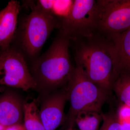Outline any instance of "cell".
I'll use <instances>...</instances> for the list:
<instances>
[{
	"label": "cell",
	"instance_id": "6da1fadb",
	"mask_svg": "<svg viewBox=\"0 0 130 130\" xmlns=\"http://www.w3.org/2000/svg\"><path fill=\"white\" fill-rule=\"evenodd\" d=\"M116 36L96 31L90 37L73 42L76 66L82 68L95 84L111 94L112 84L118 77Z\"/></svg>",
	"mask_w": 130,
	"mask_h": 130
},
{
	"label": "cell",
	"instance_id": "7a4b0ae2",
	"mask_svg": "<svg viewBox=\"0 0 130 130\" xmlns=\"http://www.w3.org/2000/svg\"><path fill=\"white\" fill-rule=\"evenodd\" d=\"M70 40L60 31L50 46L29 68L40 95L67 86L74 67L69 53Z\"/></svg>",
	"mask_w": 130,
	"mask_h": 130
},
{
	"label": "cell",
	"instance_id": "3957f363",
	"mask_svg": "<svg viewBox=\"0 0 130 130\" xmlns=\"http://www.w3.org/2000/svg\"><path fill=\"white\" fill-rule=\"evenodd\" d=\"M31 11L19 21L9 46L21 52L30 62L40 56L42 48L54 29L58 28L59 19L48 14L29 2Z\"/></svg>",
	"mask_w": 130,
	"mask_h": 130
},
{
	"label": "cell",
	"instance_id": "277c9868",
	"mask_svg": "<svg viewBox=\"0 0 130 130\" xmlns=\"http://www.w3.org/2000/svg\"><path fill=\"white\" fill-rule=\"evenodd\" d=\"M70 106L65 124L73 128L78 115L82 112L101 113L103 105L110 100L112 94L101 89L87 76L82 68L74 67L67 85Z\"/></svg>",
	"mask_w": 130,
	"mask_h": 130
},
{
	"label": "cell",
	"instance_id": "5b68a950",
	"mask_svg": "<svg viewBox=\"0 0 130 130\" xmlns=\"http://www.w3.org/2000/svg\"><path fill=\"white\" fill-rule=\"evenodd\" d=\"M96 1L75 0L65 16L59 19L58 29L70 41L89 37L96 32Z\"/></svg>",
	"mask_w": 130,
	"mask_h": 130
},
{
	"label": "cell",
	"instance_id": "8992f818",
	"mask_svg": "<svg viewBox=\"0 0 130 130\" xmlns=\"http://www.w3.org/2000/svg\"><path fill=\"white\" fill-rule=\"evenodd\" d=\"M95 22L96 32L113 36L130 28V0H97Z\"/></svg>",
	"mask_w": 130,
	"mask_h": 130
},
{
	"label": "cell",
	"instance_id": "52a82bcc",
	"mask_svg": "<svg viewBox=\"0 0 130 130\" xmlns=\"http://www.w3.org/2000/svg\"><path fill=\"white\" fill-rule=\"evenodd\" d=\"M0 85L21 89L36 90L27 61L18 50L9 46L0 55Z\"/></svg>",
	"mask_w": 130,
	"mask_h": 130
},
{
	"label": "cell",
	"instance_id": "ba28073f",
	"mask_svg": "<svg viewBox=\"0 0 130 130\" xmlns=\"http://www.w3.org/2000/svg\"><path fill=\"white\" fill-rule=\"evenodd\" d=\"M39 115L46 130H55L64 124V108L68 100L67 86L48 94L40 95Z\"/></svg>",
	"mask_w": 130,
	"mask_h": 130
},
{
	"label": "cell",
	"instance_id": "9c48e42d",
	"mask_svg": "<svg viewBox=\"0 0 130 130\" xmlns=\"http://www.w3.org/2000/svg\"><path fill=\"white\" fill-rule=\"evenodd\" d=\"M25 102L14 91H7L0 95V124L7 127L23 123Z\"/></svg>",
	"mask_w": 130,
	"mask_h": 130
},
{
	"label": "cell",
	"instance_id": "30bf717a",
	"mask_svg": "<svg viewBox=\"0 0 130 130\" xmlns=\"http://www.w3.org/2000/svg\"><path fill=\"white\" fill-rule=\"evenodd\" d=\"M20 2L11 0L0 11V48L5 50L10 46L18 28Z\"/></svg>",
	"mask_w": 130,
	"mask_h": 130
},
{
	"label": "cell",
	"instance_id": "8fae6325",
	"mask_svg": "<svg viewBox=\"0 0 130 130\" xmlns=\"http://www.w3.org/2000/svg\"><path fill=\"white\" fill-rule=\"evenodd\" d=\"M116 46L118 77L121 74L130 76V28L117 35Z\"/></svg>",
	"mask_w": 130,
	"mask_h": 130
},
{
	"label": "cell",
	"instance_id": "7c38bea8",
	"mask_svg": "<svg viewBox=\"0 0 130 130\" xmlns=\"http://www.w3.org/2000/svg\"><path fill=\"white\" fill-rule=\"evenodd\" d=\"M38 100L25 102L23 124L26 130H46L42 123L38 106Z\"/></svg>",
	"mask_w": 130,
	"mask_h": 130
},
{
	"label": "cell",
	"instance_id": "4fadbf2b",
	"mask_svg": "<svg viewBox=\"0 0 130 130\" xmlns=\"http://www.w3.org/2000/svg\"><path fill=\"white\" fill-rule=\"evenodd\" d=\"M111 90L120 104L130 106V76L121 74L113 83Z\"/></svg>",
	"mask_w": 130,
	"mask_h": 130
},
{
	"label": "cell",
	"instance_id": "5bb4252c",
	"mask_svg": "<svg viewBox=\"0 0 130 130\" xmlns=\"http://www.w3.org/2000/svg\"><path fill=\"white\" fill-rule=\"evenodd\" d=\"M101 113L92 112H82L76 118L75 124L80 130H99L102 121Z\"/></svg>",
	"mask_w": 130,
	"mask_h": 130
},
{
	"label": "cell",
	"instance_id": "9a60e30c",
	"mask_svg": "<svg viewBox=\"0 0 130 130\" xmlns=\"http://www.w3.org/2000/svg\"><path fill=\"white\" fill-rule=\"evenodd\" d=\"M101 115L103 124L99 130H124L113 108L105 113H102Z\"/></svg>",
	"mask_w": 130,
	"mask_h": 130
},
{
	"label": "cell",
	"instance_id": "2e32d148",
	"mask_svg": "<svg viewBox=\"0 0 130 130\" xmlns=\"http://www.w3.org/2000/svg\"><path fill=\"white\" fill-rule=\"evenodd\" d=\"M119 121L121 124L130 123V106L120 104L116 111Z\"/></svg>",
	"mask_w": 130,
	"mask_h": 130
},
{
	"label": "cell",
	"instance_id": "e0dca14e",
	"mask_svg": "<svg viewBox=\"0 0 130 130\" xmlns=\"http://www.w3.org/2000/svg\"><path fill=\"white\" fill-rule=\"evenodd\" d=\"M34 5L38 9L48 14H54V3L55 1L39 0L35 1Z\"/></svg>",
	"mask_w": 130,
	"mask_h": 130
},
{
	"label": "cell",
	"instance_id": "ac0fdd59",
	"mask_svg": "<svg viewBox=\"0 0 130 130\" xmlns=\"http://www.w3.org/2000/svg\"><path fill=\"white\" fill-rule=\"evenodd\" d=\"M5 130H26L23 123L16 124L7 126Z\"/></svg>",
	"mask_w": 130,
	"mask_h": 130
},
{
	"label": "cell",
	"instance_id": "d6986e66",
	"mask_svg": "<svg viewBox=\"0 0 130 130\" xmlns=\"http://www.w3.org/2000/svg\"><path fill=\"white\" fill-rule=\"evenodd\" d=\"M6 127L0 124V130H5Z\"/></svg>",
	"mask_w": 130,
	"mask_h": 130
},
{
	"label": "cell",
	"instance_id": "ffe728a7",
	"mask_svg": "<svg viewBox=\"0 0 130 130\" xmlns=\"http://www.w3.org/2000/svg\"><path fill=\"white\" fill-rule=\"evenodd\" d=\"M67 130H74L72 128H70V129H68Z\"/></svg>",
	"mask_w": 130,
	"mask_h": 130
},
{
	"label": "cell",
	"instance_id": "44dd1931",
	"mask_svg": "<svg viewBox=\"0 0 130 130\" xmlns=\"http://www.w3.org/2000/svg\"><path fill=\"white\" fill-rule=\"evenodd\" d=\"M1 48H0V55H1Z\"/></svg>",
	"mask_w": 130,
	"mask_h": 130
}]
</instances>
